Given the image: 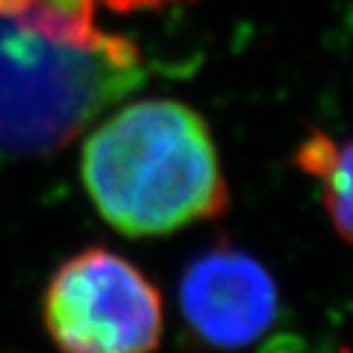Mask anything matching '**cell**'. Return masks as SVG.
Here are the masks:
<instances>
[{"instance_id": "3957f363", "label": "cell", "mask_w": 353, "mask_h": 353, "mask_svg": "<svg viewBox=\"0 0 353 353\" xmlns=\"http://www.w3.org/2000/svg\"><path fill=\"white\" fill-rule=\"evenodd\" d=\"M44 326L61 353H154L165 312L157 287L135 265L88 248L52 277Z\"/></svg>"}, {"instance_id": "8992f818", "label": "cell", "mask_w": 353, "mask_h": 353, "mask_svg": "<svg viewBox=\"0 0 353 353\" xmlns=\"http://www.w3.org/2000/svg\"><path fill=\"white\" fill-rule=\"evenodd\" d=\"M105 8L116 12H140V10H165L176 3H184V0H99Z\"/></svg>"}, {"instance_id": "7a4b0ae2", "label": "cell", "mask_w": 353, "mask_h": 353, "mask_svg": "<svg viewBox=\"0 0 353 353\" xmlns=\"http://www.w3.org/2000/svg\"><path fill=\"white\" fill-rule=\"evenodd\" d=\"M143 83L128 37L50 34L0 15V154L47 157Z\"/></svg>"}, {"instance_id": "277c9868", "label": "cell", "mask_w": 353, "mask_h": 353, "mask_svg": "<svg viewBox=\"0 0 353 353\" xmlns=\"http://www.w3.org/2000/svg\"><path fill=\"white\" fill-rule=\"evenodd\" d=\"M179 304L199 341L219 351H238L275 324L280 292L253 255L219 245L184 270Z\"/></svg>"}, {"instance_id": "6da1fadb", "label": "cell", "mask_w": 353, "mask_h": 353, "mask_svg": "<svg viewBox=\"0 0 353 353\" xmlns=\"http://www.w3.org/2000/svg\"><path fill=\"white\" fill-rule=\"evenodd\" d=\"M81 176L105 223L130 238L167 236L228 209L206 121L179 101H135L83 145Z\"/></svg>"}, {"instance_id": "5b68a950", "label": "cell", "mask_w": 353, "mask_h": 353, "mask_svg": "<svg viewBox=\"0 0 353 353\" xmlns=\"http://www.w3.org/2000/svg\"><path fill=\"white\" fill-rule=\"evenodd\" d=\"M299 170L324 184V204L336 233L353 245V140L336 145L314 130L294 154Z\"/></svg>"}]
</instances>
